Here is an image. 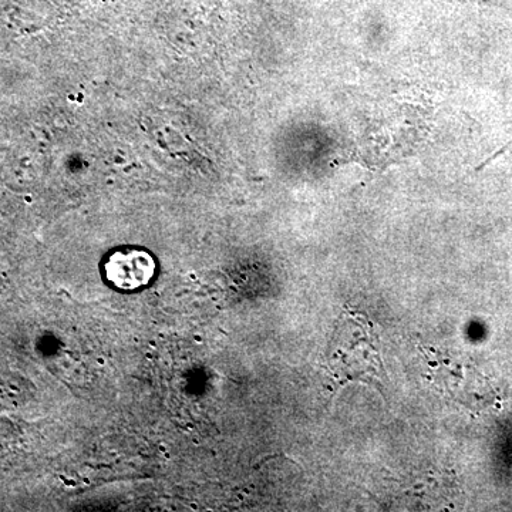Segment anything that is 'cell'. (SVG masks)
I'll return each instance as SVG.
<instances>
[{
	"label": "cell",
	"mask_w": 512,
	"mask_h": 512,
	"mask_svg": "<svg viewBox=\"0 0 512 512\" xmlns=\"http://www.w3.org/2000/svg\"><path fill=\"white\" fill-rule=\"evenodd\" d=\"M382 345L375 323L349 311L340 315L329 340L325 369L335 390L348 383L375 387L383 394Z\"/></svg>",
	"instance_id": "obj_1"
},
{
	"label": "cell",
	"mask_w": 512,
	"mask_h": 512,
	"mask_svg": "<svg viewBox=\"0 0 512 512\" xmlns=\"http://www.w3.org/2000/svg\"><path fill=\"white\" fill-rule=\"evenodd\" d=\"M156 261L147 251L124 248L113 252L104 262V276L120 291H137L153 281Z\"/></svg>",
	"instance_id": "obj_2"
}]
</instances>
